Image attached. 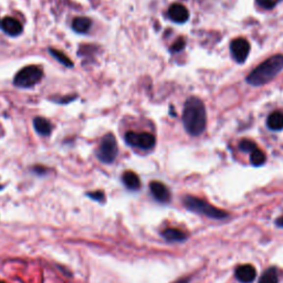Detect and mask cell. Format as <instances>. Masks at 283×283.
I'll list each match as a JSON object with an SVG mask.
<instances>
[{"instance_id": "cell-13", "label": "cell", "mask_w": 283, "mask_h": 283, "mask_svg": "<svg viewBox=\"0 0 283 283\" xmlns=\"http://www.w3.org/2000/svg\"><path fill=\"white\" fill-rule=\"evenodd\" d=\"M33 128L38 134L43 135V136L49 135L52 130V125L50 122L45 119V117L40 116H38L33 120Z\"/></svg>"}, {"instance_id": "cell-7", "label": "cell", "mask_w": 283, "mask_h": 283, "mask_svg": "<svg viewBox=\"0 0 283 283\" xmlns=\"http://www.w3.org/2000/svg\"><path fill=\"white\" fill-rule=\"evenodd\" d=\"M230 51H232V58L237 61L238 63H242L247 60L250 52V43L246 39L238 38L233 40L230 45Z\"/></svg>"}, {"instance_id": "cell-9", "label": "cell", "mask_w": 283, "mask_h": 283, "mask_svg": "<svg viewBox=\"0 0 283 283\" xmlns=\"http://www.w3.org/2000/svg\"><path fill=\"white\" fill-rule=\"evenodd\" d=\"M168 16L173 21H175L177 24L186 23L189 18V12L187 10V8L180 3H174L168 9Z\"/></svg>"}, {"instance_id": "cell-10", "label": "cell", "mask_w": 283, "mask_h": 283, "mask_svg": "<svg viewBox=\"0 0 283 283\" xmlns=\"http://www.w3.org/2000/svg\"><path fill=\"white\" fill-rule=\"evenodd\" d=\"M151 193L160 203H167L171 199V193L166 186L159 181H153L150 185Z\"/></svg>"}, {"instance_id": "cell-4", "label": "cell", "mask_w": 283, "mask_h": 283, "mask_svg": "<svg viewBox=\"0 0 283 283\" xmlns=\"http://www.w3.org/2000/svg\"><path fill=\"white\" fill-rule=\"evenodd\" d=\"M43 77V70L38 65H28L20 70L14 79V84L20 89H30Z\"/></svg>"}, {"instance_id": "cell-25", "label": "cell", "mask_w": 283, "mask_h": 283, "mask_svg": "<svg viewBox=\"0 0 283 283\" xmlns=\"http://www.w3.org/2000/svg\"><path fill=\"white\" fill-rule=\"evenodd\" d=\"M277 225L280 226V227L283 228V217H281V218H279V219L277 220Z\"/></svg>"}, {"instance_id": "cell-16", "label": "cell", "mask_w": 283, "mask_h": 283, "mask_svg": "<svg viewBox=\"0 0 283 283\" xmlns=\"http://www.w3.org/2000/svg\"><path fill=\"white\" fill-rule=\"evenodd\" d=\"M163 237L166 239L167 241H185L187 239V234L185 232H180L178 229H166L163 232Z\"/></svg>"}, {"instance_id": "cell-3", "label": "cell", "mask_w": 283, "mask_h": 283, "mask_svg": "<svg viewBox=\"0 0 283 283\" xmlns=\"http://www.w3.org/2000/svg\"><path fill=\"white\" fill-rule=\"evenodd\" d=\"M184 204L186 208L189 209V210L197 212V214L200 215H205L209 217V218L223 219L227 217V212L226 211L220 210V209L214 207L212 205L204 202V200L197 197H194V196H187V197H185Z\"/></svg>"}, {"instance_id": "cell-8", "label": "cell", "mask_w": 283, "mask_h": 283, "mask_svg": "<svg viewBox=\"0 0 283 283\" xmlns=\"http://www.w3.org/2000/svg\"><path fill=\"white\" fill-rule=\"evenodd\" d=\"M0 27H1L2 31L5 32L7 36L10 37H18L24 31V27L18 20L12 18V17H6L1 21H0Z\"/></svg>"}, {"instance_id": "cell-14", "label": "cell", "mask_w": 283, "mask_h": 283, "mask_svg": "<svg viewBox=\"0 0 283 283\" xmlns=\"http://www.w3.org/2000/svg\"><path fill=\"white\" fill-rule=\"evenodd\" d=\"M122 180H123L126 188L130 190H136L141 187V180L136 174L133 172H125L122 176Z\"/></svg>"}, {"instance_id": "cell-24", "label": "cell", "mask_w": 283, "mask_h": 283, "mask_svg": "<svg viewBox=\"0 0 283 283\" xmlns=\"http://www.w3.org/2000/svg\"><path fill=\"white\" fill-rule=\"evenodd\" d=\"M76 99H77V97H69V98H63V99L61 98L60 100H56L55 102L56 103H61V104H62V103H70V102H72L73 100H76Z\"/></svg>"}, {"instance_id": "cell-12", "label": "cell", "mask_w": 283, "mask_h": 283, "mask_svg": "<svg viewBox=\"0 0 283 283\" xmlns=\"http://www.w3.org/2000/svg\"><path fill=\"white\" fill-rule=\"evenodd\" d=\"M91 26H92V21L88 17H77L72 21V29L77 33H86L90 30Z\"/></svg>"}, {"instance_id": "cell-18", "label": "cell", "mask_w": 283, "mask_h": 283, "mask_svg": "<svg viewBox=\"0 0 283 283\" xmlns=\"http://www.w3.org/2000/svg\"><path fill=\"white\" fill-rule=\"evenodd\" d=\"M265 154L263 153L262 151H260L257 149L256 151H254L250 155V163L254 165V166H261V165H263L265 162Z\"/></svg>"}, {"instance_id": "cell-1", "label": "cell", "mask_w": 283, "mask_h": 283, "mask_svg": "<svg viewBox=\"0 0 283 283\" xmlns=\"http://www.w3.org/2000/svg\"><path fill=\"white\" fill-rule=\"evenodd\" d=\"M206 108L202 100L189 98L187 100L182 113V122L187 132L193 136H198L206 129Z\"/></svg>"}, {"instance_id": "cell-19", "label": "cell", "mask_w": 283, "mask_h": 283, "mask_svg": "<svg viewBox=\"0 0 283 283\" xmlns=\"http://www.w3.org/2000/svg\"><path fill=\"white\" fill-rule=\"evenodd\" d=\"M259 283H278V274L276 269H269L261 277Z\"/></svg>"}, {"instance_id": "cell-26", "label": "cell", "mask_w": 283, "mask_h": 283, "mask_svg": "<svg viewBox=\"0 0 283 283\" xmlns=\"http://www.w3.org/2000/svg\"><path fill=\"white\" fill-rule=\"evenodd\" d=\"M174 283H188V279H181V280H178Z\"/></svg>"}, {"instance_id": "cell-27", "label": "cell", "mask_w": 283, "mask_h": 283, "mask_svg": "<svg viewBox=\"0 0 283 283\" xmlns=\"http://www.w3.org/2000/svg\"><path fill=\"white\" fill-rule=\"evenodd\" d=\"M280 1H282V0H276V2H280Z\"/></svg>"}, {"instance_id": "cell-22", "label": "cell", "mask_w": 283, "mask_h": 283, "mask_svg": "<svg viewBox=\"0 0 283 283\" xmlns=\"http://www.w3.org/2000/svg\"><path fill=\"white\" fill-rule=\"evenodd\" d=\"M258 5L261 6L264 9H271L274 6H276V0H257Z\"/></svg>"}, {"instance_id": "cell-20", "label": "cell", "mask_w": 283, "mask_h": 283, "mask_svg": "<svg viewBox=\"0 0 283 283\" xmlns=\"http://www.w3.org/2000/svg\"><path fill=\"white\" fill-rule=\"evenodd\" d=\"M239 149L246 153H252V152L257 150V145L255 142L250 141V139H242L239 144Z\"/></svg>"}, {"instance_id": "cell-2", "label": "cell", "mask_w": 283, "mask_h": 283, "mask_svg": "<svg viewBox=\"0 0 283 283\" xmlns=\"http://www.w3.org/2000/svg\"><path fill=\"white\" fill-rule=\"evenodd\" d=\"M283 70V55L277 54L259 64L247 77V82L254 86L267 84Z\"/></svg>"}, {"instance_id": "cell-5", "label": "cell", "mask_w": 283, "mask_h": 283, "mask_svg": "<svg viewBox=\"0 0 283 283\" xmlns=\"http://www.w3.org/2000/svg\"><path fill=\"white\" fill-rule=\"evenodd\" d=\"M117 153H119V149H117V143L114 135L111 133L104 135L97 152L98 158L104 164H111L114 162Z\"/></svg>"}, {"instance_id": "cell-6", "label": "cell", "mask_w": 283, "mask_h": 283, "mask_svg": "<svg viewBox=\"0 0 283 283\" xmlns=\"http://www.w3.org/2000/svg\"><path fill=\"white\" fill-rule=\"evenodd\" d=\"M125 141L128 144L139 147L142 150H151L155 146L156 139L151 133H136L129 132L125 135Z\"/></svg>"}, {"instance_id": "cell-21", "label": "cell", "mask_w": 283, "mask_h": 283, "mask_svg": "<svg viewBox=\"0 0 283 283\" xmlns=\"http://www.w3.org/2000/svg\"><path fill=\"white\" fill-rule=\"evenodd\" d=\"M185 46H186V42H185L184 39H178V40L172 46L171 51L172 52H180L184 49Z\"/></svg>"}, {"instance_id": "cell-17", "label": "cell", "mask_w": 283, "mask_h": 283, "mask_svg": "<svg viewBox=\"0 0 283 283\" xmlns=\"http://www.w3.org/2000/svg\"><path fill=\"white\" fill-rule=\"evenodd\" d=\"M49 52H50V54L53 56L55 60H58L60 63H62L67 68H73V65H75V63H73L72 61L70 60L64 53H62L61 51L55 50V49H53V48H50Z\"/></svg>"}, {"instance_id": "cell-23", "label": "cell", "mask_w": 283, "mask_h": 283, "mask_svg": "<svg viewBox=\"0 0 283 283\" xmlns=\"http://www.w3.org/2000/svg\"><path fill=\"white\" fill-rule=\"evenodd\" d=\"M90 198H92L93 200H97V202L102 203L104 202V194L102 191H94V193H88L86 194Z\"/></svg>"}, {"instance_id": "cell-11", "label": "cell", "mask_w": 283, "mask_h": 283, "mask_svg": "<svg viewBox=\"0 0 283 283\" xmlns=\"http://www.w3.org/2000/svg\"><path fill=\"white\" fill-rule=\"evenodd\" d=\"M256 269L251 264H243L236 269V277L242 283H251L256 279Z\"/></svg>"}, {"instance_id": "cell-15", "label": "cell", "mask_w": 283, "mask_h": 283, "mask_svg": "<svg viewBox=\"0 0 283 283\" xmlns=\"http://www.w3.org/2000/svg\"><path fill=\"white\" fill-rule=\"evenodd\" d=\"M267 125L272 130L283 129V113L273 112L272 114H270L267 120Z\"/></svg>"}]
</instances>
